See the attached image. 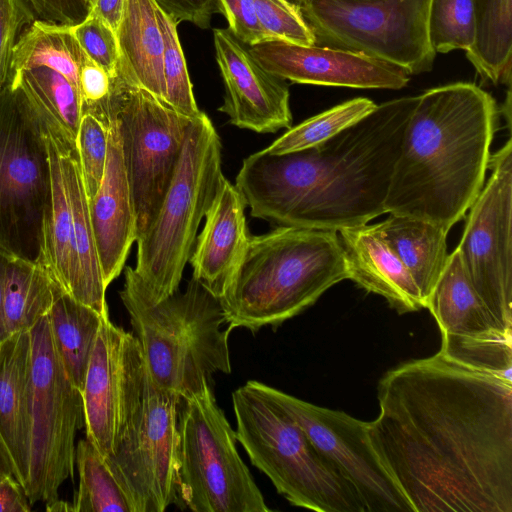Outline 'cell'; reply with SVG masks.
<instances>
[{
    "instance_id": "obj_15",
    "label": "cell",
    "mask_w": 512,
    "mask_h": 512,
    "mask_svg": "<svg viewBox=\"0 0 512 512\" xmlns=\"http://www.w3.org/2000/svg\"><path fill=\"white\" fill-rule=\"evenodd\" d=\"M253 383L298 423L317 450L353 486L366 512H414L375 452L367 422L343 411L311 404L262 382Z\"/></svg>"
},
{
    "instance_id": "obj_48",
    "label": "cell",
    "mask_w": 512,
    "mask_h": 512,
    "mask_svg": "<svg viewBox=\"0 0 512 512\" xmlns=\"http://www.w3.org/2000/svg\"><path fill=\"white\" fill-rule=\"evenodd\" d=\"M9 476H14L12 463L0 441V482Z\"/></svg>"
},
{
    "instance_id": "obj_23",
    "label": "cell",
    "mask_w": 512,
    "mask_h": 512,
    "mask_svg": "<svg viewBox=\"0 0 512 512\" xmlns=\"http://www.w3.org/2000/svg\"><path fill=\"white\" fill-rule=\"evenodd\" d=\"M44 134L58 153L70 203L72 277L68 294L103 317H109L105 297L107 287L99 262L76 145Z\"/></svg>"
},
{
    "instance_id": "obj_49",
    "label": "cell",
    "mask_w": 512,
    "mask_h": 512,
    "mask_svg": "<svg viewBox=\"0 0 512 512\" xmlns=\"http://www.w3.org/2000/svg\"><path fill=\"white\" fill-rule=\"evenodd\" d=\"M45 504H46V506H45L46 511H51V512L73 511L72 504H70L66 501L60 500L59 498H56L49 502H46Z\"/></svg>"
},
{
    "instance_id": "obj_6",
    "label": "cell",
    "mask_w": 512,
    "mask_h": 512,
    "mask_svg": "<svg viewBox=\"0 0 512 512\" xmlns=\"http://www.w3.org/2000/svg\"><path fill=\"white\" fill-rule=\"evenodd\" d=\"M232 404L237 441L291 505L317 512H366L353 486L253 380L232 393Z\"/></svg>"
},
{
    "instance_id": "obj_20",
    "label": "cell",
    "mask_w": 512,
    "mask_h": 512,
    "mask_svg": "<svg viewBox=\"0 0 512 512\" xmlns=\"http://www.w3.org/2000/svg\"><path fill=\"white\" fill-rule=\"evenodd\" d=\"M89 211L96 248L108 288L125 266L130 248L137 239L131 192L124 164L121 138L114 118L108 125V153L104 175Z\"/></svg>"
},
{
    "instance_id": "obj_26",
    "label": "cell",
    "mask_w": 512,
    "mask_h": 512,
    "mask_svg": "<svg viewBox=\"0 0 512 512\" xmlns=\"http://www.w3.org/2000/svg\"><path fill=\"white\" fill-rule=\"evenodd\" d=\"M376 224L382 237L409 271L426 308L427 299L449 256L448 232L430 221L406 215L390 214L386 220Z\"/></svg>"
},
{
    "instance_id": "obj_14",
    "label": "cell",
    "mask_w": 512,
    "mask_h": 512,
    "mask_svg": "<svg viewBox=\"0 0 512 512\" xmlns=\"http://www.w3.org/2000/svg\"><path fill=\"white\" fill-rule=\"evenodd\" d=\"M146 382V363L137 338L104 319L81 391L86 439L104 458L135 427Z\"/></svg>"
},
{
    "instance_id": "obj_7",
    "label": "cell",
    "mask_w": 512,
    "mask_h": 512,
    "mask_svg": "<svg viewBox=\"0 0 512 512\" xmlns=\"http://www.w3.org/2000/svg\"><path fill=\"white\" fill-rule=\"evenodd\" d=\"M221 140L204 113L193 118L170 184L150 225L139 236L135 272L156 300L179 289L199 225L221 181Z\"/></svg>"
},
{
    "instance_id": "obj_43",
    "label": "cell",
    "mask_w": 512,
    "mask_h": 512,
    "mask_svg": "<svg viewBox=\"0 0 512 512\" xmlns=\"http://www.w3.org/2000/svg\"><path fill=\"white\" fill-rule=\"evenodd\" d=\"M156 5L177 23L189 21L208 28L212 15L222 13L219 0H154Z\"/></svg>"
},
{
    "instance_id": "obj_39",
    "label": "cell",
    "mask_w": 512,
    "mask_h": 512,
    "mask_svg": "<svg viewBox=\"0 0 512 512\" xmlns=\"http://www.w3.org/2000/svg\"><path fill=\"white\" fill-rule=\"evenodd\" d=\"M72 31L88 59L112 79H116L120 60L116 32L91 12L81 22L73 25Z\"/></svg>"
},
{
    "instance_id": "obj_44",
    "label": "cell",
    "mask_w": 512,
    "mask_h": 512,
    "mask_svg": "<svg viewBox=\"0 0 512 512\" xmlns=\"http://www.w3.org/2000/svg\"><path fill=\"white\" fill-rule=\"evenodd\" d=\"M38 19L75 25L90 12L83 0H27Z\"/></svg>"
},
{
    "instance_id": "obj_21",
    "label": "cell",
    "mask_w": 512,
    "mask_h": 512,
    "mask_svg": "<svg viewBox=\"0 0 512 512\" xmlns=\"http://www.w3.org/2000/svg\"><path fill=\"white\" fill-rule=\"evenodd\" d=\"M246 207L240 192L224 176L189 259L192 277L217 298L224 293L250 237Z\"/></svg>"
},
{
    "instance_id": "obj_47",
    "label": "cell",
    "mask_w": 512,
    "mask_h": 512,
    "mask_svg": "<svg viewBox=\"0 0 512 512\" xmlns=\"http://www.w3.org/2000/svg\"><path fill=\"white\" fill-rule=\"evenodd\" d=\"M9 255L0 251V343L9 335L4 313V282Z\"/></svg>"
},
{
    "instance_id": "obj_9",
    "label": "cell",
    "mask_w": 512,
    "mask_h": 512,
    "mask_svg": "<svg viewBox=\"0 0 512 512\" xmlns=\"http://www.w3.org/2000/svg\"><path fill=\"white\" fill-rule=\"evenodd\" d=\"M51 198L42 126L19 81L0 89V251L40 263Z\"/></svg>"
},
{
    "instance_id": "obj_52",
    "label": "cell",
    "mask_w": 512,
    "mask_h": 512,
    "mask_svg": "<svg viewBox=\"0 0 512 512\" xmlns=\"http://www.w3.org/2000/svg\"><path fill=\"white\" fill-rule=\"evenodd\" d=\"M289 1L293 2V0H289Z\"/></svg>"
},
{
    "instance_id": "obj_38",
    "label": "cell",
    "mask_w": 512,
    "mask_h": 512,
    "mask_svg": "<svg viewBox=\"0 0 512 512\" xmlns=\"http://www.w3.org/2000/svg\"><path fill=\"white\" fill-rule=\"evenodd\" d=\"M76 149L88 201L101 184L108 153V126L91 114H83Z\"/></svg>"
},
{
    "instance_id": "obj_30",
    "label": "cell",
    "mask_w": 512,
    "mask_h": 512,
    "mask_svg": "<svg viewBox=\"0 0 512 512\" xmlns=\"http://www.w3.org/2000/svg\"><path fill=\"white\" fill-rule=\"evenodd\" d=\"M52 336L65 369L82 391L89 359L104 319L62 289L48 313Z\"/></svg>"
},
{
    "instance_id": "obj_13",
    "label": "cell",
    "mask_w": 512,
    "mask_h": 512,
    "mask_svg": "<svg viewBox=\"0 0 512 512\" xmlns=\"http://www.w3.org/2000/svg\"><path fill=\"white\" fill-rule=\"evenodd\" d=\"M458 250L466 275L499 327L512 334V141L491 154Z\"/></svg>"
},
{
    "instance_id": "obj_4",
    "label": "cell",
    "mask_w": 512,
    "mask_h": 512,
    "mask_svg": "<svg viewBox=\"0 0 512 512\" xmlns=\"http://www.w3.org/2000/svg\"><path fill=\"white\" fill-rule=\"evenodd\" d=\"M348 279L338 232L278 226L250 236L219 298L230 330L278 327Z\"/></svg>"
},
{
    "instance_id": "obj_42",
    "label": "cell",
    "mask_w": 512,
    "mask_h": 512,
    "mask_svg": "<svg viewBox=\"0 0 512 512\" xmlns=\"http://www.w3.org/2000/svg\"><path fill=\"white\" fill-rule=\"evenodd\" d=\"M229 31L241 43L253 46L267 41L253 0H219Z\"/></svg>"
},
{
    "instance_id": "obj_18",
    "label": "cell",
    "mask_w": 512,
    "mask_h": 512,
    "mask_svg": "<svg viewBox=\"0 0 512 512\" xmlns=\"http://www.w3.org/2000/svg\"><path fill=\"white\" fill-rule=\"evenodd\" d=\"M248 50L266 71L294 83L399 90L410 80L403 68L354 50L284 41H265Z\"/></svg>"
},
{
    "instance_id": "obj_27",
    "label": "cell",
    "mask_w": 512,
    "mask_h": 512,
    "mask_svg": "<svg viewBox=\"0 0 512 512\" xmlns=\"http://www.w3.org/2000/svg\"><path fill=\"white\" fill-rule=\"evenodd\" d=\"M21 84L43 132L76 145L82 118L78 88L61 73L37 67L11 77Z\"/></svg>"
},
{
    "instance_id": "obj_19",
    "label": "cell",
    "mask_w": 512,
    "mask_h": 512,
    "mask_svg": "<svg viewBox=\"0 0 512 512\" xmlns=\"http://www.w3.org/2000/svg\"><path fill=\"white\" fill-rule=\"evenodd\" d=\"M213 39L225 87L219 111L229 123L257 133L289 129L293 118L285 81L266 71L228 29H214Z\"/></svg>"
},
{
    "instance_id": "obj_28",
    "label": "cell",
    "mask_w": 512,
    "mask_h": 512,
    "mask_svg": "<svg viewBox=\"0 0 512 512\" xmlns=\"http://www.w3.org/2000/svg\"><path fill=\"white\" fill-rule=\"evenodd\" d=\"M72 26L38 18L32 21L14 46L9 79L31 68L48 67L78 88L79 69L88 57L78 44Z\"/></svg>"
},
{
    "instance_id": "obj_22",
    "label": "cell",
    "mask_w": 512,
    "mask_h": 512,
    "mask_svg": "<svg viewBox=\"0 0 512 512\" xmlns=\"http://www.w3.org/2000/svg\"><path fill=\"white\" fill-rule=\"evenodd\" d=\"M348 279L384 297L399 313L425 308L421 294L400 258L382 237L377 224L338 232Z\"/></svg>"
},
{
    "instance_id": "obj_31",
    "label": "cell",
    "mask_w": 512,
    "mask_h": 512,
    "mask_svg": "<svg viewBox=\"0 0 512 512\" xmlns=\"http://www.w3.org/2000/svg\"><path fill=\"white\" fill-rule=\"evenodd\" d=\"M60 290L42 264L9 256L4 282V313L9 333L30 330L48 315Z\"/></svg>"
},
{
    "instance_id": "obj_41",
    "label": "cell",
    "mask_w": 512,
    "mask_h": 512,
    "mask_svg": "<svg viewBox=\"0 0 512 512\" xmlns=\"http://www.w3.org/2000/svg\"><path fill=\"white\" fill-rule=\"evenodd\" d=\"M114 80L89 59L81 65L78 73V89L82 115L91 114L105 125H109V109Z\"/></svg>"
},
{
    "instance_id": "obj_10",
    "label": "cell",
    "mask_w": 512,
    "mask_h": 512,
    "mask_svg": "<svg viewBox=\"0 0 512 512\" xmlns=\"http://www.w3.org/2000/svg\"><path fill=\"white\" fill-rule=\"evenodd\" d=\"M30 451L25 493L33 505L58 498L74 477L75 438L84 426L81 391L55 345L48 315L31 329Z\"/></svg>"
},
{
    "instance_id": "obj_2",
    "label": "cell",
    "mask_w": 512,
    "mask_h": 512,
    "mask_svg": "<svg viewBox=\"0 0 512 512\" xmlns=\"http://www.w3.org/2000/svg\"><path fill=\"white\" fill-rule=\"evenodd\" d=\"M377 105L356 124L299 151L246 157L235 178L250 215L278 226L339 232L385 213L404 131L417 102Z\"/></svg>"
},
{
    "instance_id": "obj_36",
    "label": "cell",
    "mask_w": 512,
    "mask_h": 512,
    "mask_svg": "<svg viewBox=\"0 0 512 512\" xmlns=\"http://www.w3.org/2000/svg\"><path fill=\"white\" fill-rule=\"evenodd\" d=\"M427 29L435 53L467 51L474 38V0H430Z\"/></svg>"
},
{
    "instance_id": "obj_51",
    "label": "cell",
    "mask_w": 512,
    "mask_h": 512,
    "mask_svg": "<svg viewBox=\"0 0 512 512\" xmlns=\"http://www.w3.org/2000/svg\"><path fill=\"white\" fill-rule=\"evenodd\" d=\"M356 1L374 2V1H379V0H356Z\"/></svg>"
},
{
    "instance_id": "obj_50",
    "label": "cell",
    "mask_w": 512,
    "mask_h": 512,
    "mask_svg": "<svg viewBox=\"0 0 512 512\" xmlns=\"http://www.w3.org/2000/svg\"><path fill=\"white\" fill-rule=\"evenodd\" d=\"M83 1L86 3V5L89 7V9H91L93 0H83Z\"/></svg>"
},
{
    "instance_id": "obj_35",
    "label": "cell",
    "mask_w": 512,
    "mask_h": 512,
    "mask_svg": "<svg viewBox=\"0 0 512 512\" xmlns=\"http://www.w3.org/2000/svg\"><path fill=\"white\" fill-rule=\"evenodd\" d=\"M156 17L163 38L165 102L179 113L195 118L201 114L192 90L185 57L177 32V22L158 6Z\"/></svg>"
},
{
    "instance_id": "obj_24",
    "label": "cell",
    "mask_w": 512,
    "mask_h": 512,
    "mask_svg": "<svg viewBox=\"0 0 512 512\" xmlns=\"http://www.w3.org/2000/svg\"><path fill=\"white\" fill-rule=\"evenodd\" d=\"M30 377V330L18 331L0 343V441L24 490L29 476Z\"/></svg>"
},
{
    "instance_id": "obj_37",
    "label": "cell",
    "mask_w": 512,
    "mask_h": 512,
    "mask_svg": "<svg viewBox=\"0 0 512 512\" xmlns=\"http://www.w3.org/2000/svg\"><path fill=\"white\" fill-rule=\"evenodd\" d=\"M267 41L314 45L315 36L296 4L289 0H253Z\"/></svg>"
},
{
    "instance_id": "obj_46",
    "label": "cell",
    "mask_w": 512,
    "mask_h": 512,
    "mask_svg": "<svg viewBox=\"0 0 512 512\" xmlns=\"http://www.w3.org/2000/svg\"><path fill=\"white\" fill-rule=\"evenodd\" d=\"M125 0H93L90 12L104 20L115 32L120 24Z\"/></svg>"
},
{
    "instance_id": "obj_25",
    "label": "cell",
    "mask_w": 512,
    "mask_h": 512,
    "mask_svg": "<svg viewBox=\"0 0 512 512\" xmlns=\"http://www.w3.org/2000/svg\"><path fill=\"white\" fill-rule=\"evenodd\" d=\"M156 7L154 0H125L116 31L120 54L118 75L165 102L164 47Z\"/></svg>"
},
{
    "instance_id": "obj_40",
    "label": "cell",
    "mask_w": 512,
    "mask_h": 512,
    "mask_svg": "<svg viewBox=\"0 0 512 512\" xmlns=\"http://www.w3.org/2000/svg\"><path fill=\"white\" fill-rule=\"evenodd\" d=\"M36 18L27 0H0V89L9 80L12 53L20 34Z\"/></svg>"
},
{
    "instance_id": "obj_34",
    "label": "cell",
    "mask_w": 512,
    "mask_h": 512,
    "mask_svg": "<svg viewBox=\"0 0 512 512\" xmlns=\"http://www.w3.org/2000/svg\"><path fill=\"white\" fill-rule=\"evenodd\" d=\"M377 107L366 97L342 102L290 127L264 150L270 154H283L319 145L356 124Z\"/></svg>"
},
{
    "instance_id": "obj_8",
    "label": "cell",
    "mask_w": 512,
    "mask_h": 512,
    "mask_svg": "<svg viewBox=\"0 0 512 512\" xmlns=\"http://www.w3.org/2000/svg\"><path fill=\"white\" fill-rule=\"evenodd\" d=\"M236 434L212 387L180 397L176 504L194 512H269L236 447Z\"/></svg>"
},
{
    "instance_id": "obj_12",
    "label": "cell",
    "mask_w": 512,
    "mask_h": 512,
    "mask_svg": "<svg viewBox=\"0 0 512 512\" xmlns=\"http://www.w3.org/2000/svg\"><path fill=\"white\" fill-rule=\"evenodd\" d=\"M111 118L120 133L138 238L162 202L193 118L119 75L110 101Z\"/></svg>"
},
{
    "instance_id": "obj_33",
    "label": "cell",
    "mask_w": 512,
    "mask_h": 512,
    "mask_svg": "<svg viewBox=\"0 0 512 512\" xmlns=\"http://www.w3.org/2000/svg\"><path fill=\"white\" fill-rule=\"evenodd\" d=\"M75 465L79 486L72 503L74 512H133L105 458L88 439L77 443Z\"/></svg>"
},
{
    "instance_id": "obj_17",
    "label": "cell",
    "mask_w": 512,
    "mask_h": 512,
    "mask_svg": "<svg viewBox=\"0 0 512 512\" xmlns=\"http://www.w3.org/2000/svg\"><path fill=\"white\" fill-rule=\"evenodd\" d=\"M426 308L440 329V351L446 355L483 365L512 351V334L499 327L473 288L457 249L449 254Z\"/></svg>"
},
{
    "instance_id": "obj_45",
    "label": "cell",
    "mask_w": 512,
    "mask_h": 512,
    "mask_svg": "<svg viewBox=\"0 0 512 512\" xmlns=\"http://www.w3.org/2000/svg\"><path fill=\"white\" fill-rule=\"evenodd\" d=\"M31 503L14 476L0 482V512H30Z\"/></svg>"
},
{
    "instance_id": "obj_3",
    "label": "cell",
    "mask_w": 512,
    "mask_h": 512,
    "mask_svg": "<svg viewBox=\"0 0 512 512\" xmlns=\"http://www.w3.org/2000/svg\"><path fill=\"white\" fill-rule=\"evenodd\" d=\"M497 117L494 98L473 83L446 84L418 95L385 213L424 219L449 232L485 183Z\"/></svg>"
},
{
    "instance_id": "obj_16",
    "label": "cell",
    "mask_w": 512,
    "mask_h": 512,
    "mask_svg": "<svg viewBox=\"0 0 512 512\" xmlns=\"http://www.w3.org/2000/svg\"><path fill=\"white\" fill-rule=\"evenodd\" d=\"M180 396L148 377L135 427L106 457L133 512H164L176 504V438Z\"/></svg>"
},
{
    "instance_id": "obj_29",
    "label": "cell",
    "mask_w": 512,
    "mask_h": 512,
    "mask_svg": "<svg viewBox=\"0 0 512 512\" xmlns=\"http://www.w3.org/2000/svg\"><path fill=\"white\" fill-rule=\"evenodd\" d=\"M466 57L484 80L511 86L512 0H474V38Z\"/></svg>"
},
{
    "instance_id": "obj_1",
    "label": "cell",
    "mask_w": 512,
    "mask_h": 512,
    "mask_svg": "<svg viewBox=\"0 0 512 512\" xmlns=\"http://www.w3.org/2000/svg\"><path fill=\"white\" fill-rule=\"evenodd\" d=\"M367 429L414 512H512V375L442 351L387 371Z\"/></svg>"
},
{
    "instance_id": "obj_11",
    "label": "cell",
    "mask_w": 512,
    "mask_h": 512,
    "mask_svg": "<svg viewBox=\"0 0 512 512\" xmlns=\"http://www.w3.org/2000/svg\"><path fill=\"white\" fill-rule=\"evenodd\" d=\"M315 44L363 52L409 75L431 70L436 53L427 29L430 0H293Z\"/></svg>"
},
{
    "instance_id": "obj_5",
    "label": "cell",
    "mask_w": 512,
    "mask_h": 512,
    "mask_svg": "<svg viewBox=\"0 0 512 512\" xmlns=\"http://www.w3.org/2000/svg\"><path fill=\"white\" fill-rule=\"evenodd\" d=\"M119 292L142 349L149 379L158 388L188 396L231 373L227 327L219 298L193 277L183 291L156 300L134 268L124 267Z\"/></svg>"
},
{
    "instance_id": "obj_32",
    "label": "cell",
    "mask_w": 512,
    "mask_h": 512,
    "mask_svg": "<svg viewBox=\"0 0 512 512\" xmlns=\"http://www.w3.org/2000/svg\"><path fill=\"white\" fill-rule=\"evenodd\" d=\"M45 140L51 165V198L44 216L41 264L68 294L72 277L70 203L58 153L46 136Z\"/></svg>"
}]
</instances>
